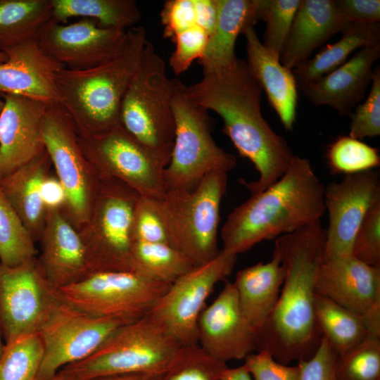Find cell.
Wrapping results in <instances>:
<instances>
[{"mask_svg":"<svg viewBox=\"0 0 380 380\" xmlns=\"http://www.w3.org/2000/svg\"><path fill=\"white\" fill-rule=\"evenodd\" d=\"M202 72L199 82L185 85L187 95L220 116L223 133L240 156L254 165L258 179L243 182L251 194L265 190L284 174L294 155L262 116V89L242 59L227 65L202 67Z\"/></svg>","mask_w":380,"mask_h":380,"instance_id":"obj_1","label":"cell"},{"mask_svg":"<svg viewBox=\"0 0 380 380\" xmlns=\"http://www.w3.org/2000/svg\"><path fill=\"white\" fill-rule=\"evenodd\" d=\"M324 241L321 220L274 241L285 278L272 313L257 333L256 351L267 350L282 364L309 359L321 342L315 302Z\"/></svg>","mask_w":380,"mask_h":380,"instance_id":"obj_2","label":"cell"},{"mask_svg":"<svg viewBox=\"0 0 380 380\" xmlns=\"http://www.w3.org/2000/svg\"><path fill=\"white\" fill-rule=\"evenodd\" d=\"M324 189L310 161L294 155L276 182L227 215L220 230L222 250L238 255L262 241L321 220L325 213Z\"/></svg>","mask_w":380,"mask_h":380,"instance_id":"obj_3","label":"cell"},{"mask_svg":"<svg viewBox=\"0 0 380 380\" xmlns=\"http://www.w3.org/2000/svg\"><path fill=\"white\" fill-rule=\"evenodd\" d=\"M147 40L145 28L134 26L127 30L120 50L108 61L89 69L63 68L56 73L59 103L79 136H94L120 125L121 104Z\"/></svg>","mask_w":380,"mask_h":380,"instance_id":"obj_4","label":"cell"},{"mask_svg":"<svg viewBox=\"0 0 380 380\" xmlns=\"http://www.w3.org/2000/svg\"><path fill=\"white\" fill-rule=\"evenodd\" d=\"M227 187V174L212 172L192 189L167 191L156 199L167 242L194 267L213 260L217 243L220 205Z\"/></svg>","mask_w":380,"mask_h":380,"instance_id":"obj_5","label":"cell"},{"mask_svg":"<svg viewBox=\"0 0 380 380\" xmlns=\"http://www.w3.org/2000/svg\"><path fill=\"white\" fill-rule=\"evenodd\" d=\"M179 344L149 313L116 329L91 355L60 372L69 380L115 374H163Z\"/></svg>","mask_w":380,"mask_h":380,"instance_id":"obj_6","label":"cell"},{"mask_svg":"<svg viewBox=\"0 0 380 380\" xmlns=\"http://www.w3.org/2000/svg\"><path fill=\"white\" fill-rule=\"evenodd\" d=\"M177 79L147 40L139 66L124 96L120 124L137 141L170 161L175 137L172 100Z\"/></svg>","mask_w":380,"mask_h":380,"instance_id":"obj_7","label":"cell"},{"mask_svg":"<svg viewBox=\"0 0 380 380\" xmlns=\"http://www.w3.org/2000/svg\"><path fill=\"white\" fill-rule=\"evenodd\" d=\"M175 137L170 161L164 170L166 191L194 189L212 172L228 173L236 165V157L213 139L208 110L187 95L177 79L172 100Z\"/></svg>","mask_w":380,"mask_h":380,"instance_id":"obj_8","label":"cell"},{"mask_svg":"<svg viewBox=\"0 0 380 380\" xmlns=\"http://www.w3.org/2000/svg\"><path fill=\"white\" fill-rule=\"evenodd\" d=\"M99 180L88 220L78 230L93 272L134 271L132 226L140 195L118 179Z\"/></svg>","mask_w":380,"mask_h":380,"instance_id":"obj_9","label":"cell"},{"mask_svg":"<svg viewBox=\"0 0 380 380\" xmlns=\"http://www.w3.org/2000/svg\"><path fill=\"white\" fill-rule=\"evenodd\" d=\"M42 135L65 192L63 210L78 231L88 220L99 180L81 148L72 120L60 103L46 105Z\"/></svg>","mask_w":380,"mask_h":380,"instance_id":"obj_10","label":"cell"},{"mask_svg":"<svg viewBox=\"0 0 380 380\" xmlns=\"http://www.w3.org/2000/svg\"><path fill=\"white\" fill-rule=\"evenodd\" d=\"M78 139L99 179H116L141 196L163 198L167 191L163 172L169 161L143 146L120 124Z\"/></svg>","mask_w":380,"mask_h":380,"instance_id":"obj_11","label":"cell"},{"mask_svg":"<svg viewBox=\"0 0 380 380\" xmlns=\"http://www.w3.org/2000/svg\"><path fill=\"white\" fill-rule=\"evenodd\" d=\"M170 285L134 271H101L58 291L84 312L132 322L148 314Z\"/></svg>","mask_w":380,"mask_h":380,"instance_id":"obj_12","label":"cell"},{"mask_svg":"<svg viewBox=\"0 0 380 380\" xmlns=\"http://www.w3.org/2000/svg\"><path fill=\"white\" fill-rule=\"evenodd\" d=\"M128 322L91 315L61 297L38 331L43 346L38 380H48L64 367L89 357L116 329Z\"/></svg>","mask_w":380,"mask_h":380,"instance_id":"obj_13","label":"cell"},{"mask_svg":"<svg viewBox=\"0 0 380 380\" xmlns=\"http://www.w3.org/2000/svg\"><path fill=\"white\" fill-rule=\"evenodd\" d=\"M236 260V255L220 249L213 260L171 284L155 303L149 314L179 346L197 343L199 316L215 285L231 274Z\"/></svg>","mask_w":380,"mask_h":380,"instance_id":"obj_14","label":"cell"},{"mask_svg":"<svg viewBox=\"0 0 380 380\" xmlns=\"http://www.w3.org/2000/svg\"><path fill=\"white\" fill-rule=\"evenodd\" d=\"M60 300L37 258L13 267L0 263V328L6 343L38 332Z\"/></svg>","mask_w":380,"mask_h":380,"instance_id":"obj_15","label":"cell"},{"mask_svg":"<svg viewBox=\"0 0 380 380\" xmlns=\"http://www.w3.org/2000/svg\"><path fill=\"white\" fill-rule=\"evenodd\" d=\"M380 203V176L374 170L345 175L324 189L325 229L323 259L351 255L356 232L369 210Z\"/></svg>","mask_w":380,"mask_h":380,"instance_id":"obj_16","label":"cell"},{"mask_svg":"<svg viewBox=\"0 0 380 380\" xmlns=\"http://www.w3.org/2000/svg\"><path fill=\"white\" fill-rule=\"evenodd\" d=\"M127 30L103 27L89 18L68 25L51 18L40 29L35 40L52 60L66 69L80 70L113 57L123 46Z\"/></svg>","mask_w":380,"mask_h":380,"instance_id":"obj_17","label":"cell"},{"mask_svg":"<svg viewBox=\"0 0 380 380\" xmlns=\"http://www.w3.org/2000/svg\"><path fill=\"white\" fill-rule=\"evenodd\" d=\"M316 293L363 317L371 333L380 336V267L352 255L322 259Z\"/></svg>","mask_w":380,"mask_h":380,"instance_id":"obj_18","label":"cell"},{"mask_svg":"<svg viewBox=\"0 0 380 380\" xmlns=\"http://www.w3.org/2000/svg\"><path fill=\"white\" fill-rule=\"evenodd\" d=\"M196 336L207 353L226 364L257 350V331L241 310L233 282L226 279L217 296L203 310Z\"/></svg>","mask_w":380,"mask_h":380,"instance_id":"obj_19","label":"cell"},{"mask_svg":"<svg viewBox=\"0 0 380 380\" xmlns=\"http://www.w3.org/2000/svg\"><path fill=\"white\" fill-rule=\"evenodd\" d=\"M37 260L57 291L94 273L80 234L61 208L47 209Z\"/></svg>","mask_w":380,"mask_h":380,"instance_id":"obj_20","label":"cell"},{"mask_svg":"<svg viewBox=\"0 0 380 380\" xmlns=\"http://www.w3.org/2000/svg\"><path fill=\"white\" fill-rule=\"evenodd\" d=\"M0 115V182L45 151L42 125L46 103L4 94Z\"/></svg>","mask_w":380,"mask_h":380,"instance_id":"obj_21","label":"cell"},{"mask_svg":"<svg viewBox=\"0 0 380 380\" xmlns=\"http://www.w3.org/2000/svg\"><path fill=\"white\" fill-rule=\"evenodd\" d=\"M7 60L0 64V91L25 96L46 104L59 103L56 73L65 68L47 56L35 39L3 51Z\"/></svg>","mask_w":380,"mask_h":380,"instance_id":"obj_22","label":"cell"},{"mask_svg":"<svg viewBox=\"0 0 380 380\" xmlns=\"http://www.w3.org/2000/svg\"><path fill=\"white\" fill-rule=\"evenodd\" d=\"M380 44L360 49L333 71L300 89L315 106H329L339 115H350L372 82Z\"/></svg>","mask_w":380,"mask_h":380,"instance_id":"obj_23","label":"cell"},{"mask_svg":"<svg viewBox=\"0 0 380 380\" xmlns=\"http://www.w3.org/2000/svg\"><path fill=\"white\" fill-rule=\"evenodd\" d=\"M351 23L344 20L334 0H301L280 54V62L293 70L312 53Z\"/></svg>","mask_w":380,"mask_h":380,"instance_id":"obj_24","label":"cell"},{"mask_svg":"<svg viewBox=\"0 0 380 380\" xmlns=\"http://www.w3.org/2000/svg\"><path fill=\"white\" fill-rule=\"evenodd\" d=\"M248 70L267 97L286 130H292L298 103L297 82L291 70L268 51L254 27L244 32Z\"/></svg>","mask_w":380,"mask_h":380,"instance_id":"obj_25","label":"cell"},{"mask_svg":"<svg viewBox=\"0 0 380 380\" xmlns=\"http://www.w3.org/2000/svg\"><path fill=\"white\" fill-rule=\"evenodd\" d=\"M51 167L45 150L0 182V189L35 243L40 239L46 220L48 210L42 187Z\"/></svg>","mask_w":380,"mask_h":380,"instance_id":"obj_26","label":"cell"},{"mask_svg":"<svg viewBox=\"0 0 380 380\" xmlns=\"http://www.w3.org/2000/svg\"><path fill=\"white\" fill-rule=\"evenodd\" d=\"M284 278V268L274 251L267 262H259L236 273L233 284L240 306L257 333L272 313Z\"/></svg>","mask_w":380,"mask_h":380,"instance_id":"obj_27","label":"cell"},{"mask_svg":"<svg viewBox=\"0 0 380 380\" xmlns=\"http://www.w3.org/2000/svg\"><path fill=\"white\" fill-rule=\"evenodd\" d=\"M217 17L205 52L198 61L202 67L232 63L238 58V37L254 27L260 18V0H216Z\"/></svg>","mask_w":380,"mask_h":380,"instance_id":"obj_28","label":"cell"},{"mask_svg":"<svg viewBox=\"0 0 380 380\" xmlns=\"http://www.w3.org/2000/svg\"><path fill=\"white\" fill-rule=\"evenodd\" d=\"M336 42L327 45L312 58L292 70L301 87L333 71L356 49L380 44V24L351 23Z\"/></svg>","mask_w":380,"mask_h":380,"instance_id":"obj_29","label":"cell"},{"mask_svg":"<svg viewBox=\"0 0 380 380\" xmlns=\"http://www.w3.org/2000/svg\"><path fill=\"white\" fill-rule=\"evenodd\" d=\"M315 313L322 336L327 339L338 356L372 334L363 317L317 294Z\"/></svg>","mask_w":380,"mask_h":380,"instance_id":"obj_30","label":"cell"},{"mask_svg":"<svg viewBox=\"0 0 380 380\" xmlns=\"http://www.w3.org/2000/svg\"><path fill=\"white\" fill-rule=\"evenodd\" d=\"M51 4L52 18L61 23L82 17L94 20L103 27L127 30L141 18L134 0H51Z\"/></svg>","mask_w":380,"mask_h":380,"instance_id":"obj_31","label":"cell"},{"mask_svg":"<svg viewBox=\"0 0 380 380\" xmlns=\"http://www.w3.org/2000/svg\"><path fill=\"white\" fill-rule=\"evenodd\" d=\"M51 18V0H0V52L35 39Z\"/></svg>","mask_w":380,"mask_h":380,"instance_id":"obj_32","label":"cell"},{"mask_svg":"<svg viewBox=\"0 0 380 380\" xmlns=\"http://www.w3.org/2000/svg\"><path fill=\"white\" fill-rule=\"evenodd\" d=\"M132 256L134 272L167 284L194 267L186 256L168 243L133 241Z\"/></svg>","mask_w":380,"mask_h":380,"instance_id":"obj_33","label":"cell"},{"mask_svg":"<svg viewBox=\"0 0 380 380\" xmlns=\"http://www.w3.org/2000/svg\"><path fill=\"white\" fill-rule=\"evenodd\" d=\"M37 256L35 242L0 189V262L13 267Z\"/></svg>","mask_w":380,"mask_h":380,"instance_id":"obj_34","label":"cell"},{"mask_svg":"<svg viewBox=\"0 0 380 380\" xmlns=\"http://www.w3.org/2000/svg\"><path fill=\"white\" fill-rule=\"evenodd\" d=\"M42 356L39 332L5 343L0 357V380H38Z\"/></svg>","mask_w":380,"mask_h":380,"instance_id":"obj_35","label":"cell"},{"mask_svg":"<svg viewBox=\"0 0 380 380\" xmlns=\"http://www.w3.org/2000/svg\"><path fill=\"white\" fill-rule=\"evenodd\" d=\"M325 157L332 174L352 175L372 170L380 165L376 148L349 135L334 139L328 146Z\"/></svg>","mask_w":380,"mask_h":380,"instance_id":"obj_36","label":"cell"},{"mask_svg":"<svg viewBox=\"0 0 380 380\" xmlns=\"http://www.w3.org/2000/svg\"><path fill=\"white\" fill-rule=\"evenodd\" d=\"M227 367L198 343L181 346L160 380H220Z\"/></svg>","mask_w":380,"mask_h":380,"instance_id":"obj_37","label":"cell"},{"mask_svg":"<svg viewBox=\"0 0 380 380\" xmlns=\"http://www.w3.org/2000/svg\"><path fill=\"white\" fill-rule=\"evenodd\" d=\"M336 376L337 380H380V336L369 335L338 356Z\"/></svg>","mask_w":380,"mask_h":380,"instance_id":"obj_38","label":"cell"},{"mask_svg":"<svg viewBox=\"0 0 380 380\" xmlns=\"http://www.w3.org/2000/svg\"><path fill=\"white\" fill-rule=\"evenodd\" d=\"M300 2L301 0H260V18L266 23L262 44L279 58Z\"/></svg>","mask_w":380,"mask_h":380,"instance_id":"obj_39","label":"cell"},{"mask_svg":"<svg viewBox=\"0 0 380 380\" xmlns=\"http://www.w3.org/2000/svg\"><path fill=\"white\" fill-rule=\"evenodd\" d=\"M351 122L348 135L361 139L380 134V67L374 68L372 87L362 104L350 114Z\"/></svg>","mask_w":380,"mask_h":380,"instance_id":"obj_40","label":"cell"},{"mask_svg":"<svg viewBox=\"0 0 380 380\" xmlns=\"http://www.w3.org/2000/svg\"><path fill=\"white\" fill-rule=\"evenodd\" d=\"M351 255L365 264L380 267V203L369 210L358 227Z\"/></svg>","mask_w":380,"mask_h":380,"instance_id":"obj_41","label":"cell"},{"mask_svg":"<svg viewBox=\"0 0 380 380\" xmlns=\"http://www.w3.org/2000/svg\"><path fill=\"white\" fill-rule=\"evenodd\" d=\"M132 235L133 241L168 243L156 199L139 196L134 210Z\"/></svg>","mask_w":380,"mask_h":380,"instance_id":"obj_42","label":"cell"},{"mask_svg":"<svg viewBox=\"0 0 380 380\" xmlns=\"http://www.w3.org/2000/svg\"><path fill=\"white\" fill-rule=\"evenodd\" d=\"M209 34L198 25L191 27L175 37L172 42L175 48L169 63L176 75H179L191 66L195 60L202 58L207 46Z\"/></svg>","mask_w":380,"mask_h":380,"instance_id":"obj_43","label":"cell"},{"mask_svg":"<svg viewBox=\"0 0 380 380\" xmlns=\"http://www.w3.org/2000/svg\"><path fill=\"white\" fill-rule=\"evenodd\" d=\"M243 365L254 380H300L298 365L282 364L265 350L248 355Z\"/></svg>","mask_w":380,"mask_h":380,"instance_id":"obj_44","label":"cell"},{"mask_svg":"<svg viewBox=\"0 0 380 380\" xmlns=\"http://www.w3.org/2000/svg\"><path fill=\"white\" fill-rule=\"evenodd\" d=\"M338 355L324 338L314 355L308 360H300V380H337L336 366Z\"/></svg>","mask_w":380,"mask_h":380,"instance_id":"obj_45","label":"cell"},{"mask_svg":"<svg viewBox=\"0 0 380 380\" xmlns=\"http://www.w3.org/2000/svg\"><path fill=\"white\" fill-rule=\"evenodd\" d=\"M163 37L171 41L180 32L196 24L194 0H169L160 13Z\"/></svg>","mask_w":380,"mask_h":380,"instance_id":"obj_46","label":"cell"},{"mask_svg":"<svg viewBox=\"0 0 380 380\" xmlns=\"http://www.w3.org/2000/svg\"><path fill=\"white\" fill-rule=\"evenodd\" d=\"M342 18L349 23L380 22L379 0H334Z\"/></svg>","mask_w":380,"mask_h":380,"instance_id":"obj_47","label":"cell"},{"mask_svg":"<svg viewBox=\"0 0 380 380\" xmlns=\"http://www.w3.org/2000/svg\"><path fill=\"white\" fill-rule=\"evenodd\" d=\"M42 198L47 209H63L66 195L58 179L51 173L44 179L42 187Z\"/></svg>","mask_w":380,"mask_h":380,"instance_id":"obj_48","label":"cell"},{"mask_svg":"<svg viewBox=\"0 0 380 380\" xmlns=\"http://www.w3.org/2000/svg\"><path fill=\"white\" fill-rule=\"evenodd\" d=\"M196 24L209 36L213 33L217 17L216 0H194Z\"/></svg>","mask_w":380,"mask_h":380,"instance_id":"obj_49","label":"cell"},{"mask_svg":"<svg viewBox=\"0 0 380 380\" xmlns=\"http://www.w3.org/2000/svg\"><path fill=\"white\" fill-rule=\"evenodd\" d=\"M220 380H254L251 374L243 364L241 366L229 368L227 367L220 378Z\"/></svg>","mask_w":380,"mask_h":380,"instance_id":"obj_50","label":"cell"},{"mask_svg":"<svg viewBox=\"0 0 380 380\" xmlns=\"http://www.w3.org/2000/svg\"><path fill=\"white\" fill-rule=\"evenodd\" d=\"M161 375L149 374H126L100 376L89 380H160Z\"/></svg>","mask_w":380,"mask_h":380,"instance_id":"obj_51","label":"cell"},{"mask_svg":"<svg viewBox=\"0 0 380 380\" xmlns=\"http://www.w3.org/2000/svg\"><path fill=\"white\" fill-rule=\"evenodd\" d=\"M48 380H69V379L59 371L53 377Z\"/></svg>","mask_w":380,"mask_h":380,"instance_id":"obj_52","label":"cell"},{"mask_svg":"<svg viewBox=\"0 0 380 380\" xmlns=\"http://www.w3.org/2000/svg\"><path fill=\"white\" fill-rule=\"evenodd\" d=\"M4 106V94L0 91V115Z\"/></svg>","mask_w":380,"mask_h":380,"instance_id":"obj_53","label":"cell"},{"mask_svg":"<svg viewBox=\"0 0 380 380\" xmlns=\"http://www.w3.org/2000/svg\"><path fill=\"white\" fill-rule=\"evenodd\" d=\"M6 60V55L4 52H0V64L4 63Z\"/></svg>","mask_w":380,"mask_h":380,"instance_id":"obj_54","label":"cell"},{"mask_svg":"<svg viewBox=\"0 0 380 380\" xmlns=\"http://www.w3.org/2000/svg\"><path fill=\"white\" fill-rule=\"evenodd\" d=\"M1 328H0V357H1V355L2 354V351H3V348H4V344L2 343L1 342Z\"/></svg>","mask_w":380,"mask_h":380,"instance_id":"obj_55","label":"cell"},{"mask_svg":"<svg viewBox=\"0 0 380 380\" xmlns=\"http://www.w3.org/2000/svg\"><path fill=\"white\" fill-rule=\"evenodd\" d=\"M1 263V262H0Z\"/></svg>","mask_w":380,"mask_h":380,"instance_id":"obj_56","label":"cell"}]
</instances>
